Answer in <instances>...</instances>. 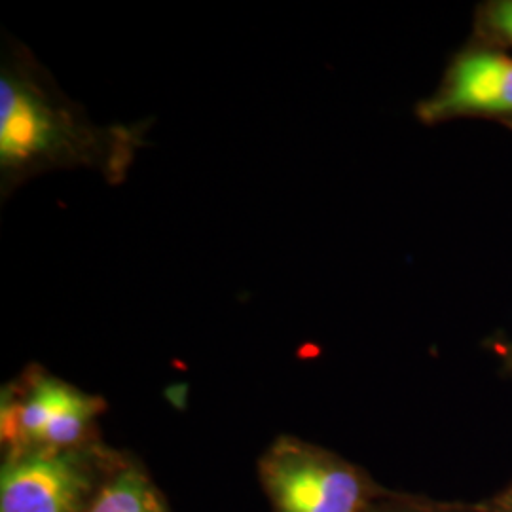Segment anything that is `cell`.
Returning a JSON list of instances; mask_svg holds the SVG:
<instances>
[{"label": "cell", "mask_w": 512, "mask_h": 512, "mask_svg": "<svg viewBox=\"0 0 512 512\" xmlns=\"http://www.w3.org/2000/svg\"><path fill=\"white\" fill-rule=\"evenodd\" d=\"M148 124H95L33 52L4 38L0 57V194L57 169H90L124 183L147 145Z\"/></svg>", "instance_id": "6da1fadb"}, {"label": "cell", "mask_w": 512, "mask_h": 512, "mask_svg": "<svg viewBox=\"0 0 512 512\" xmlns=\"http://www.w3.org/2000/svg\"><path fill=\"white\" fill-rule=\"evenodd\" d=\"M258 478L274 512H366L380 495L359 467L291 435L264 450Z\"/></svg>", "instance_id": "7a4b0ae2"}, {"label": "cell", "mask_w": 512, "mask_h": 512, "mask_svg": "<svg viewBox=\"0 0 512 512\" xmlns=\"http://www.w3.org/2000/svg\"><path fill=\"white\" fill-rule=\"evenodd\" d=\"M120 456L101 440L73 450L4 454L0 512H88Z\"/></svg>", "instance_id": "3957f363"}, {"label": "cell", "mask_w": 512, "mask_h": 512, "mask_svg": "<svg viewBox=\"0 0 512 512\" xmlns=\"http://www.w3.org/2000/svg\"><path fill=\"white\" fill-rule=\"evenodd\" d=\"M465 114L512 116L511 55L490 50L459 55L439 92L418 105V118L425 124Z\"/></svg>", "instance_id": "277c9868"}, {"label": "cell", "mask_w": 512, "mask_h": 512, "mask_svg": "<svg viewBox=\"0 0 512 512\" xmlns=\"http://www.w3.org/2000/svg\"><path fill=\"white\" fill-rule=\"evenodd\" d=\"M80 389L42 366H29L2 389L0 439L4 454L31 450L46 425L73 401Z\"/></svg>", "instance_id": "5b68a950"}, {"label": "cell", "mask_w": 512, "mask_h": 512, "mask_svg": "<svg viewBox=\"0 0 512 512\" xmlns=\"http://www.w3.org/2000/svg\"><path fill=\"white\" fill-rule=\"evenodd\" d=\"M88 512H171L147 467L122 454L99 486Z\"/></svg>", "instance_id": "8992f818"}, {"label": "cell", "mask_w": 512, "mask_h": 512, "mask_svg": "<svg viewBox=\"0 0 512 512\" xmlns=\"http://www.w3.org/2000/svg\"><path fill=\"white\" fill-rule=\"evenodd\" d=\"M484 23L497 37L512 44V0L490 4L484 14Z\"/></svg>", "instance_id": "52a82bcc"}, {"label": "cell", "mask_w": 512, "mask_h": 512, "mask_svg": "<svg viewBox=\"0 0 512 512\" xmlns=\"http://www.w3.org/2000/svg\"><path fill=\"white\" fill-rule=\"evenodd\" d=\"M366 512H444L421 507L418 503L401 501V499H387L385 495H378Z\"/></svg>", "instance_id": "ba28073f"}, {"label": "cell", "mask_w": 512, "mask_h": 512, "mask_svg": "<svg viewBox=\"0 0 512 512\" xmlns=\"http://www.w3.org/2000/svg\"><path fill=\"white\" fill-rule=\"evenodd\" d=\"M492 512H512V486L495 499Z\"/></svg>", "instance_id": "9c48e42d"}]
</instances>
